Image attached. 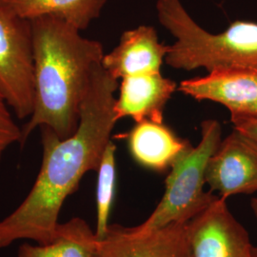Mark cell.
Returning <instances> with one entry per match:
<instances>
[{
  "label": "cell",
  "instance_id": "1",
  "mask_svg": "<svg viewBox=\"0 0 257 257\" xmlns=\"http://www.w3.org/2000/svg\"><path fill=\"white\" fill-rule=\"evenodd\" d=\"M117 88L118 80L101 63L96 65L74 135L60 139L52 128L41 127L43 158L39 174L25 200L0 221V248L21 239L47 244L55 238L66 198L88 172L98 171L117 122L113 111Z\"/></svg>",
  "mask_w": 257,
  "mask_h": 257
},
{
  "label": "cell",
  "instance_id": "2",
  "mask_svg": "<svg viewBox=\"0 0 257 257\" xmlns=\"http://www.w3.org/2000/svg\"><path fill=\"white\" fill-rule=\"evenodd\" d=\"M35 104L22 130L21 146L37 127H49L60 138L74 135L92 73L101 63L99 41L85 38L63 20L43 17L32 19Z\"/></svg>",
  "mask_w": 257,
  "mask_h": 257
},
{
  "label": "cell",
  "instance_id": "3",
  "mask_svg": "<svg viewBox=\"0 0 257 257\" xmlns=\"http://www.w3.org/2000/svg\"><path fill=\"white\" fill-rule=\"evenodd\" d=\"M159 22L173 35L166 63L175 69L204 68L257 71V23L236 20L220 34H211L188 14L180 0H156Z\"/></svg>",
  "mask_w": 257,
  "mask_h": 257
},
{
  "label": "cell",
  "instance_id": "4",
  "mask_svg": "<svg viewBox=\"0 0 257 257\" xmlns=\"http://www.w3.org/2000/svg\"><path fill=\"white\" fill-rule=\"evenodd\" d=\"M221 134L220 124L216 120L203 121L199 144L196 147L190 146L174 162L166 178L161 201L146 220L133 228L136 232L190 222L217 197L211 192H205L204 184L208 161L220 145Z\"/></svg>",
  "mask_w": 257,
  "mask_h": 257
},
{
  "label": "cell",
  "instance_id": "5",
  "mask_svg": "<svg viewBox=\"0 0 257 257\" xmlns=\"http://www.w3.org/2000/svg\"><path fill=\"white\" fill-rule=\"evenodd\" d=\"M0 94L19 119L30 118L35 104L31 21L0 7Z\"/></svg>",
  "mask_w": 257,
  "mask_h": 257
},
{
  "label": "cell",
  "instance_id": "6",
  "mask_svg": "<svg viewBox=\"0 0 257 257\" xmlns=\"http://www.w3.org/2000/svg\"><path fill=\"white\" fill-rule=\"evenodd\" d=\"M192 257H253L248 231L216 197L189 222Z\"/></svg>",
  "mask_w": 257,
  "mask_h": 257
},
{
  "label": "cell",
  "instance_id": "7",
  "mask_svg": "<svg viewBox=\"0 0 257 257\" xmlns=\"http://www.w3.org/2000/svg\"><path fill=\"white\" fill-rule=\"evenodd\" d=\"M94 257H192L189 222L141 233L133 228L109 225L104 237L97 242Z\"/></svg>",
  "mask_w": 257,
  "mask_h": 257
},
{
  "label": "cell",
  "instance_id": "8",
  "mask_svg": "<svg viewBox=\"0 0 257 257\" xmlns=\"http://www.w3.org/2000/svg\"><path fill=\"white\" fill-rule=\"evenodd\" d=\"M205 181L227 199L257 192V143L234 130L208 161Z\"/></svg>",
  "mask_w": 257,
  "mask_h": 257
},
{
  "label": "cell",
  "instance_id": "9",
  "mask_svg": "<svg viewBox=\"0 0 257 257\" xmlns=\"http://www.w3.org/2000/svg\"><path fill=\"white\" fill-rule=\"evenodd\" d=\"M178 91L196 100H211L224 105L230 117H257V71L226 69L206 76L184 80Z\"/></svg>",
  "mask_w": 257,
  "mask_h": 257
},
{
  "label": "cell",
  "instance_id": "10",
  "mask_svg": "<svg viewBox=\"0 0 257 257\" xmlns=\"http://www.w3.org/2000/svg\"><path fill=\"white\" fill-rule=\"evenodd\" d=\"M168 49L159 42L155 28L139 26L122 34L119 44L103 56L102 67L117 80L160 73Z\"/></svg>",
  "mask_w": 257,
  "mask_h": 257
},
{
  "label": "cell",
  "instance_id": "11",
  "mask_svg": "<svg viewBox=\"0 0 257 257\" xmlns=\"http://www.w3.org/2000/svg\"><path fill=\"white\" fill-rule=\"evenodd\" d=\"M176 88V83L161 73L122 78L113 107L115 119L130 116L136 123L145 120L163 123L166 103Z\"/></svg>",
  "mask_w": 257,
  "mask_h": 257
},
{
  "label": "cell",
  "instance_id": "12",
  "mask_svg": "<svg viewBox=\"0 0 257 257\" xmlns=\"http://www.w3.org/2000/svg\"><path fill=\"white\" fill-rule=\"evenodd\" d=\"M130 153L140 165L156 172L171 168L175 160L191 146L178 138L164 123L141 121L127 136Z\"/></svg>",
  "mask_w": 257,
  "mask_h": 257
},
{
  "label": "cell",
  "instance_id": "13",
  "mask_svg": "<svg viewBox=\"0 0 257 257\" xmlns=\"http://www.w3.org/2000/svg\"><path fill=\"white\" fill-rule=\"evenodd\" d=\"M107 0H0V7L20 19L51 17L79 31L99 18Z\"/></svg>",
  "mask_w": 257,
  "mask_h": 257
},
{
  "label": "cell",
  "instance_id": "14",
  "mask_svg": "<svg viewBox=\"0 0 257 257\" xmlns=\"http://www.w3.org/2000/svg\"><path fill=\"white\" fill-rule=\"evenodd\" d=\"M98 239L88 223L75 217L58 225L55 238L37 246L24 243L19 257H94Z\"/></svg>",
  "mask_w": 257,
  "mask_h": 257
},
{
  "label": "cell",
  "instance_id": "15",
  "mask_svg": "<svg viewBox=\"0 0 257 257\" xmlns=\"http://www.w3.org/2000/svg\"><path fill=\"white\" fill-rule=\"evenodd\" d=\"M116 146L110 140L105 149L101 162L97 171V188H96V230L97 239L103 238L109 228V216L110 208L114 197L116 183Z\"/></svg>",
  "mask_w": 257,
  "mask_h": 257
},
{
  "label": "cell",
  "instance_id": "16",
  "mask_svg": "<svg viewBox=\"0 0 257 257\" xmlns=\"http://www.w3.org/2000/svg\"><path fill=\"white\" fill-rule=\"evenodd\" d=\"M8 104L0 94V160L4 152L16 142H21L22 130L13 118Z\"/></svg>",
  "mask_w": 257,
  "mask_h": 257
},
{
  "label": "cell",
  "instance_id": "17",
  "mask_svg": "<svg viewBox=\"0 0 257 257\" xmlns=\"http://www.w3.org/2000/svg\"><path fill=\"white\" fill-rule=\"evenodd\" d=\"M234 130L257 143V117H230Z\"/></svg>",
  "mask_w": 257,
  "mask_h": 257
},
{
  "label": "cell",
  "instance_id": "18",
  "mask_svg": "<svg viewBox=\"0 0 257 257\" xmlns=\"http://www.w3.org/2000/svg\"><path fill=\"white\" fill-rule=\"evenodd\" d=\"M250 206H251V209H252L253 213L255 214V216H256L257 218V197L251 199ZM252 255H253V257H257V247H253V248H252Z\"/></svg>",
  "mask_w": 257,
  "mask_h": 257
}]
</instances>
